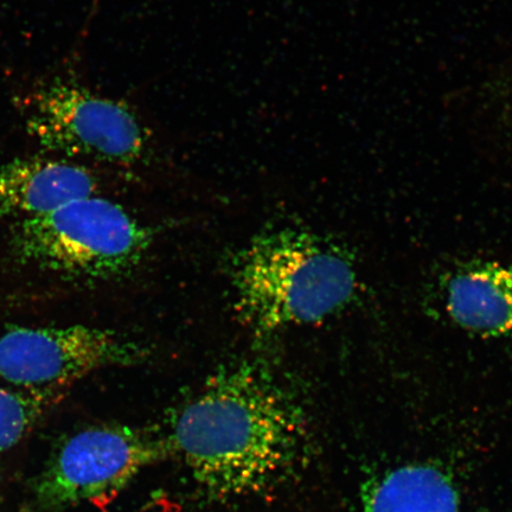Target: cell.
I'll list each match as a JSON object with an SVG mask.
<instances>
[{
	"instance_id": "cell-8",
	"label": "cell",
	"mask_w": 512,
	"mask_h": 512,
	"mask_svg": "<svg viewBox=\"0 0 512 512\" xmlns=\"http://www.w3.org/2000/svg\"><path fill=\"white\" fill-rule=\"evenodd\" d=\"M446 310L466 331L512 341V264L479 262L454 274L446 288Z\"/></svg>"
},
{
	"instance_id": "cell-3",
	"label": "cell",
	"mask_w": 512,
	"mask_h": 512,
	"mask_svg": "<svg viewBox=\"0 0 512 512\" xmlns=\"http://www.w3.org/2000/svg\"><path fill=\"white\" fill-rule=\"evenodd\" d=\"M27 264L67 278L107 280L124 275L149 251V228L120 204L96 195L19 221L12 236Z\"/></svg>"
},
{
	"instance_id": "cell-6",
	"label": "cell",
	"mask_w": 512,
	"mask_h": 512,
	"mask_svg": "<svg viewBox=\"0 0 512 512\" xmlns=\"http://www.w3.org/2000/svg\"><path fill=\"white\" fill-rule=\"evenodd\" d=\"M142 354L136 344L94 326H21L0 336V377L57 400L94 371L125 366Z\"/></svg>"
},
{
	"instance_id": "cell-4",
	"label": "cell",
	"mask_w": 512,
	"mask_h": 512,
	"mask_svg": "<svg viewBox=\"0 0 512 512\" xmlns=\"http://www.w3.org/2000/svg\"><path fill=\"white\" fill-rule=\"evenodd\" d=\"M24 112L29 136L48 152L121 168L143 164L152 152L151 134L131 106L79 83L37 89Z\"/></svg>"
},
{
	"instance_id": "cell-7",
	"label": "cell",
	"mask_w": 512,
	"mask_h": 512,
	"mask_svg": "<svg viewBox=\"0 0 512 512\" xmlns=\"http://www.w3.org/2000/svg\"><path fill=\"white\" fill-rule=\"evenodd\" d=\"M98 178L86 166L50 157H23L0 164V222L49 213L96 195Z\"/></svg>"
},
{
	"instance_id": "cell-9",
	"label": "cell",
	"mask_w": 512,
	"mask_h": 512,
	"mask_svg": "<svg viewBox=\"0 0 512 512\" xmlns=\"http://www.w3.org/2000/svg\"><path fill=\"white\" fill-rule=\"evenodd\" d=\"M362 512H459V496L446 471L427 463L389 469L367 480Z\"/></svg>"
},
{
	"instance_id": "cell-1",
	"label": "cell",
	"mask_w": 512,
	"mask_h": 512,
	"mask_svg": "<svg viewBox=\"0 0 512 512\" xmlns=\"http://www.w3.org/2000/svg\"><path fill=\"white\" fill-rule=\"evenodd\" d=\"M169 438L203 494L229 501L265 494L293 475L305 454L307 424L270 369L243 362L210 377Z\"/></svg>"
},
{
	"instance_id": "cell-10",
	"label": "cell",
	"mask_w": 512,
	"mask_h": 512,
	"mask_svg": "<svg viewBox=\"0 0 512 512\" xmlns=\"http://www.w3.org/2000/svg\"><path fill=\"white\" fill-rule=\"evenodd\" d=\"M484 139L496 162H512V62L501 64L478 93Z\"/></svg>"
},
{
	"instance_id": "cell-11",
	"label": "cell",
	"mask_w": 512,
	"mask_h": 512,
	"mask_svg": "<svg viewBox=\"0 0 512 512\" xmlns=\"http://www.w3.org/2000/svg\"><path fill=\"white\" fill-rule=\"evenodd\" d=\"M55 401L48 395L0 387V454L21 443Z\"/></svg>"
},
{
	"instance_id": "cell-2",
	"label": "cell",
	"mask_w": 512,
	"mask_h": 512,
	"mask_svg": "<svg viewBox=\"0 0 512 512\" xmlns=\"http://www.w3.org/2000/svg\"><path fill=\"white\" fill-rule=\"evenodd\" d=\"M236 315L258 335L324 322L350 303L356 273L347 256L293 228L256 235L236 255Z\"/></svg>"
},
{
	"instance_id": "cell-5",
	"label": "cell",
	"mask_w": 512,
	"mask_h": 512,
	"mask_svg": "<svg viewBox=\"0 0 512 512\" xmlns=\"http://www.w3.org/2000/svg\"><path fill=\"white\" fill-rule=\"evenodd\" d=\"M174 456L169 434L104 424L70 434L36 486L38 505L61 510L112 497L140 473Z\"/></svg>"
}]
</instances>
